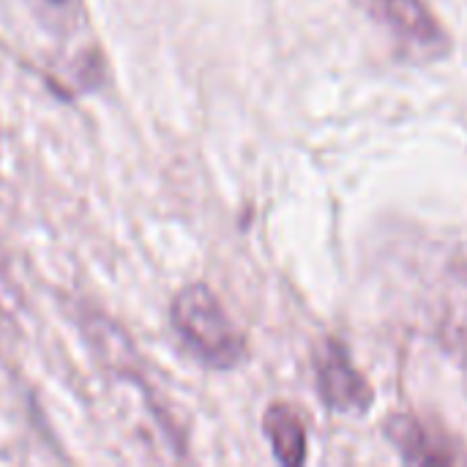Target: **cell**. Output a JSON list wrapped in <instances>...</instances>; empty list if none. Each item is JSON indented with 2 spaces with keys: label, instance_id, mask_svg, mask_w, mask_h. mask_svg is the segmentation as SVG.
<instances>
[{
  "label": "cell",
  "instance_id": "obj_1",
  "mask_svg": "<svg viewBox=\"0 0 467 467\" xmlns=\"http://www.w3.org/2000/svg\"><path fill=\"white\" fill-rule=\"evenodd\" d=\"M172 328L183 345L213 369H233L246 356V339L205 285H186L170 309Z\"/></svg>",
  "mask_w": 467,
  "mask_h": 467
},
{
  "label": "cell",
  "instance_id": "obj_2",
  "mask_svg": "<svg viewBox=\"0 0 467 467\" xmlns=\"http://www.w3.org/2000/svg\"><path fill=\"white\" fill-rule=\"evenodd\" d=\"M315 367H317V389L328 408L339 413H356L372 405L369 383L350 364V356L339 342H328L326 350L317 356Z\"/></svg>",
  "mask_w": 467,
  "mask_h": 467
},
{
  "label": "cell",
  "instance_id": "obj_3",
  "mask_svg": "<svg viewBox=\"0 0 467 467\" xmlns=\"http://www.w3.org/2000/svg\"><path fill=\"white\" fill-rule=\"evenodd\" d=\"M380 8L386 25H391L400 36L421 44V47H443V30L424 0H369Z\"/></svg>",
  "mask_w": 467,
  "mask_h": 467
},
{
  "label": "cell",
  "instance_id": "obj_4",
  "mask_svg": "<svg viewBox=\"0 0 467 467\" xmlns=\"http://www.w3.org/2000/svg\"><path fill=\"white\" fill-rule=\"evenodd\" d=\"M265 438L279 462L285 465H304L306 462V430L301 419L287 405H271L263 419Z\"/></svg>",
  "mask_w": 467,
  "mask_h": 467
},
{
  "label": "cell",
  "instance_id": "obj_5",
  "mask_svg": "<svg viewBox=\"0 0 467 467\" xmlns=\"http://www.w3.org/2000/svg\"><path fill=\"white\" fill-rule=\"evenodd\" d=\"M386 435L408 462H451V454L441 449L424 424L410 416H394L386 427Z\"/></svg>",
  "mask_w": 467,
  "mask_h": 467
},
{
  "label": "cell",
  "instance_id": "obj_6",
  "mask_svg": "<svg viewBox=\"0 0 467 467\" xmlns=\"http://www.w3.org/2000/svg\"><path fill=\"white\" fill-rule=\"evenodd\" d=\"M38 25L47 33L63 36L82 22V0H30Z\"/></svg>",
  "mask_w": 467,
  "mask_h": 467
}]
</instances>
